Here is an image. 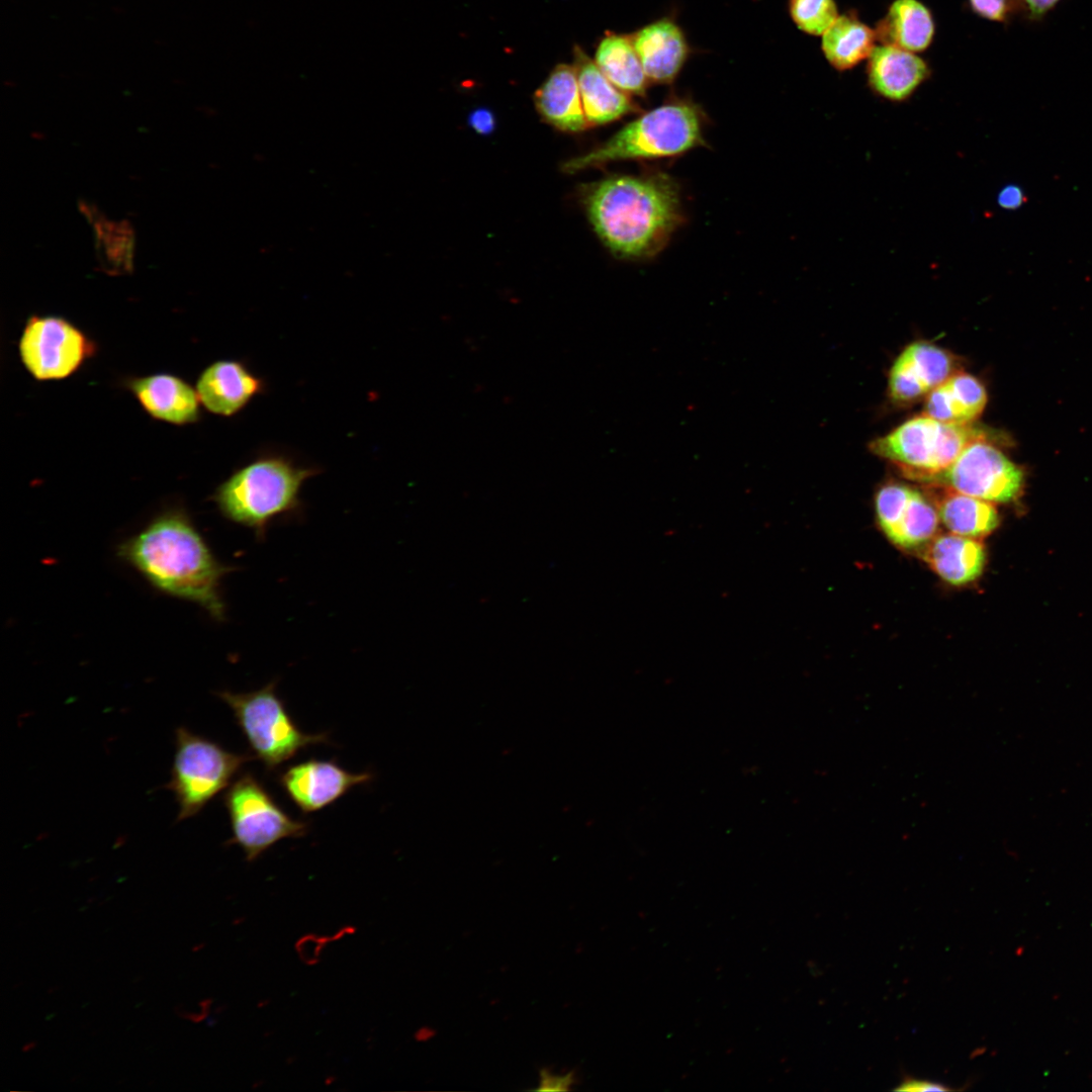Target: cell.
<instances>
[{
	"label": "cell",
	"mask_w": 1092,
	"mask_h": 1092,
	"mask_svg": "<svg viewBox=\"0 0 1092 1092\" xmlns=\"http://www.w3.org/2000/svg\"><path fill=\"white\" fill-rule=\"evenodd\" d=\"M584 204L601 241L628 260L656 256L684 219L678 185L662 172L603 179L589 188Z\"/></svg>",
	"instance_id": "obj_1"
},
{
	"label": "cell",
	"mask_w": 1092,
	"mask_h": 1092,
	"mask_svg": "<svg viewBox=\"0 0 1092 1092\" xmlns=\"http://www.w3.org/2000/svg\"><path fill=\"white\" fill-rule=\"evenodd\" d=\"M118 554L162 592L194 602L215 620H224L221 579L234 567L215 558L183 511L155 518L121 543Z\"/></svg>",
	"instance_id": "obj_2"
},
{
	"label": "cell",
	"mask_w": 1092,
	"mask_h": 1092,
	"mask_svg": "<svg viewBox=\"0 0 1092 1092\" xmlns=\"http://www.w3.org/2000/svg\"><path fill=\"white\" fill-rule=\"evenodd\" d=\"M320 472L318 467L299 464L288 454L265 451L220 483L213 500L225 519L251 529L263 541L274 521L301 515L302 485Z\"/></svg>",
	"instance_id": "obj_3"
},
{
	"label": "cell",
	"mask_w": 1092,
	"mask_h": 1092,
	"mask_svg": "<svg viewBox=\"0 0 1092 1092\" xmlns=\"http://www.w3.org/2000/svg\"><path fill=\"white\" fill-rule=\"evenodd\" d=\"M703 121L694 103L671 100L641 114L589 153L567 161L563 170L573 173L609 162L685 154L704 145Z\"/></svg>",
	"instance_id": "obj_4"
},
{
	"label": "cell",
	"mask_w": 1092,
	"mask_h": 1092,
	"mask_svg": "<svg viewBox=\"0 0 1092 1092\" xmlns=\"http://www.w3.org/2000/svg\"><path fill=\"white\" fill-rule=\"evenodd\" d=\"M217 696L232 709L252 752L273 770L308 745L330 743L327 733L302 732L288 714L272 680L249 693L222 691Z\"/></svg>",
	"instance_id": "obj_5"
},
{
	"label": "cell",
	"mask_w": 1092,
	"mask_h": 1092,
	"mask_svg": "<svg viewBox=\"0 0 1092 1092\" xmlns=\"http://www.w3.org/2000/svg\"><path fill=\"white\" fill-rule=\"evenodd\" d=\"M175 755L167 788L178 804L177 820L198 814L255 755L231 752L185 727L175 731Z\"/></svg>",
	"instance_id": "obj_6"
},
{
	"label": "cell",
	"mask_w": 1092,
	"mask_h": 1092,
	"mask_svg": "<svg viewBox=\"0 0 1092 1092\" xmlns=\"http://www.w3.org/2000/svg\"><path fill=\"white\" fill-rule=\"evenodd\" d=\"M970 439L966 426L939 423L923 414L876 439L870 448L906 476L929 482L953 463Z\"/></svg>",
	"instance_id": "obj_7"
},
{
	"label": "cell",
	"mask_w": 1092,
	"mask_h": 1092,
	"mask_svg": "<svg viewBox=\"0 0 1092 1092\" xmlns=\"http://www.w3.org/2000/svg\"><path fill=\"white\" fill-rule=\"evenodd\" d=\"M223 803L232 829L229 843L239 845L249 861L283 838L307 833L308 824L291 818L250 772L228 787Z\"/></svg>",
	"instance_id": "obj_8"
},
{
	"label": "cell",
	"mask_w": 1092,
	"mask_h": 1092,
	"mask_svg": "<svg viewBox=\"0 0 1092 1092\" xmlns=\"http://www.w3.org/2000/svg\"><path fill=\"white\" fill-rule=\"evenodd\" d=\"M94 352V343L60 316L29 317L19 340L21 361L37 380L66 378Z\"/></svg>",
	"instance_id": "obj_9"
},
{
	"label": "cell",
	"mask_w": 1092,
	"mask_h": 1092,
	"mask_svg": "<svg viewBox=\"0 0 1092 1092\" xmlns=\"http://www.w3.org/2000/svg\"><path fill=\"white\" fill-rule=\"evenodd\" d=\"M931 481L983 500L1006 503L1021 492L1023 472L987 438H981L969 443Z\"/></svg>",
	"instance_id": "obj_10"
},
{
	"label": "cell",
	"mask_w": 1092,
	"mask_h": 1092,
	"mask_svg": "<svg viewBox=\"0 0 1092 1092\" xmlns=\"http://www.w3.org/2000/svg\"><path fill=\"white\" fill-rule=\"evenodd\" d=\"M371 780L370 772L353 774L336 761L314 758L290 765L279 776L280 786L303 813L324 809Z\"/></svg>",
	"instance_id": "obj_11"
},
{
	"label": "cell",
	"mask_w": 1092,
	"mask_h": 1092,
	"mask_svg": "<svg viewBox=\"0 0 1092 1092\" xmlns=\"http://www.w3.org/2000/svg\"><path fill=\"white\" fill-rule=\"evenodd\" d=\"M266 389L263 378L243 361L218 360L208 365L198 377L196 391L200 402L210 413L232 417Z\"/></svg>",
	"instance_id": "obj_12"
},
{
	"label": "cell",
	"mask_w": 1092,
	"mask_h": 1092,
	"mask_svg": "<svg viewBox=\"0 0 1092 1092\" xmlns=\"http://www.w3.org/2000/svg\"><path fill=\"white\" fill-rule=\"evenodd\" d=\"M867 74L869 85L877 95L901 102L928 79L930 70L915 53L882 44L869 57Z\"/></svg>",
	"instance_id": "obj_13"
},
{
	"label": "cell",
	"mask_w": 1092,
	"mask_h": 1092,
	"mask_svg": "<svg viewBox=\"0 0 1092 1092\" xmlns=\"http://www.w3.org/2000/svg\"><path fill=\"white\" fill-rule=\"evenodd\" d=\"M631 39L648 80L663 84L674 80L688 57V44L672 20L652 22Z\"/></svg>",
	"instance_id": "obj_14"
},
{
	"label": "cell",
	"mask_w": 1092,
	"mask_h": 1092,
	"mask_svg": "<svg viewBox=\"0 0 1092 1092\" xmlns=\"http://www.w3.org/2000/svg\"><path fill=\"white\" fill-rule=\"evenodd\" d=\"M138 400L153 418L175 425L194 423L199 418L197 391L171 374H154L129 383Z\"/></svg>",
	"instance_id": "obj_15"
},
{
	"label": "cell",
	"mask_w": 1092,
	"mask_h": 1092,
	"mask_svg": "<svg viewBox=\"0 0 1092 1092\" xmlns=\"http://www.w3.org/2000/svg\"><path fill=\"white\" fill-rule=\"evenodd\" d=\"M534 101L542 118L560 130L578 132L588 127L574 66L557 65L535 92Z\"/></svg>",
	"instance_id": "obj_16"
},
{
	"label": "cell",
	"mask_w": 1092,
	"mask_h": 1092,
	"mask_svg": "<svg viewBox=\"0 0 1092 1092\" xmlns=\"http://www.w3.org/2000/svg\"><path fill=\"white\" fill-rule=\"evenodd\" d=\"M574 57L582 107L588 126L612 122L637 109L628 94L609 81L583 51L575 48Z\"/></svg>",
	"instance_id": "obj_17"
},
{
	"label": "cell",
	"mask_w": 1092,
	"mask_h": 1092,
	"mask_svg": "<svg viewBox=\"0 0 1092 1092\" xmlns=\"http://www.w3.org/2000/svg\"><path fill=\"white\" fill-rule=\"evenodd\" d=\"M923 559L944 581L963 585L977 579L985 566L986 553L975 538L953 533L936 535L923 549Z\"/></svg>",
	"instance_id": "obj_18"
},
{
	"label": "cell",
	"mask_w": 1092,
	"mask_h": 1092,
	"mask_svg": "<svg viewBox=\"0 0 1092 1092\" xmlns=\"http://www.w3.org/2000/svg\"><path fill=\"white\" fill-rule=\"evenodd\" d=\"M934 32L933 16L919 0H894L875 28L882 44L915 54L930 46Z\"/></svg>",
	"instance_id": "obj_19"
},
{
	"label": "cell",
	"mask_w": 1092,
	"mask_h": 1092,
	"mask_svg": "<svg viewBox=\"0 0 1092 1092\" xmlns=\"http://www.w3.org/2000/svg\"><path fill=\"white\" fill-rule=\"evenodd\" d=\"M939 520L950 533L978 539L994 531L999 525V516L995 507L983 500L948 486H944L935 497Z\"/></svg>",
	"instance_id": "obj_20"
},
{
	"label": "cell",
	"mask_w": 1092,
	"mask_h": 1092,
	"mask_svg": "<svg viewBox=\"0 0 1092 1092\" xmlns=\"http://www.w3.org/2000/svg\"><path fill=\"white\" fill-rule=\"evenodd\" d=\"M876 40L875 29L846 13L839 15L822 34L821 49L834 69L846 71L869 59Z\"/></svg>",
	"instance_id": "obj_21"
},
{
	"label": "cell",
	"mask_w": 1092,
	"mask_h": 1092,
	"mask_svg": "<svg viewBox=\"0 0 1092 1092\" xmlns=\"http://www.w3.org/2000/svg\"><path fill=\"white\" fill-rule=\"evenodd\" d=\"M595 63L621 91L633 95L645 94L648 79L631 36L607 34L597 49Z\"/></svg>",
	"instance_id": "obj_22"
},
{
	"label": "cell",
	"mask_w": 1092,
	"mask_h": 1092,
	"mask_svg": "<svg viewBox=\"0 0 1092 1092\" xmlns=\"http://www.w3.org/2000/svg\"><path fill=\"white\" fill-rule=\"evenodd\" d=\"M938 523L935 504L914 489L889 540L906 550L923 549L937 535Z\"/></svg>",
	"instance_id": "obj_23"
},
{
	"label": "cell",
	"mask_w": 1092,
	"mask_h": 1092,
	"mask_svg": "<svg viewBox=\"0 0 1092 1092\" xmlns=\"http://www.w3.org/2000/svg\"><path fill=\"white\" fill-rule=\"evenodd\" d=\"M928 392L958 372L954 358L928 342H915L897 358Z\"/></svg>",
	"instance_id": "obj_24"
},
{
	"label": "cell",
	"mask_w": 1092,
	"mask_h": 1092,
	"mask_svg": "<svg viewBox=\"0 0 1092 1092\" xmlns=\"http://www.w3.org/2000/svg\"><path fill=\"white\" fill-rule=\"evenodd\" d=\"M941 385L954 424L972 423L984 411L987 393L984 385L973 375L958 371Z\"/></svg>",
	"instance_id": "obj_25"
},
{
	"label": "cell",
	"mask_w": 1092,
	"mask_h": 1092,
	"mask_svg": "<svg viewBox=\"0 0 1092 1092\" xmlns=\"http://www.w3.org/2000/svg\"><path fill=\"white\" fill-rule=\"evenodd\" d=\"M789 12L796 26L811 35H822L839 16L834 0H789Z\"/></svg>",
	"instance_id": "obj_26"
},
{
	"label": "cell",
	"mask_w": 1092,
	"mask_h": 1092,
	"mask_svg": "<svg viewBox=\"0 0 1092 1092\" xmlns=\"http://www.w3.org/2000/svg\"><path fill=\"white\" fill-rule=\"evenodd\" d=\"M913 490L914 488L905 484L891 482L882 486L877 492V519L888 538L893 534Z\"/></svg>",
	"instance_id": "obj_27"
},
{
	"label": "cell",
	"mask_w": 1092,
	"mask_h": 1092,
	"mask_svg": "<svg viewBox=\"0 0 1092 1092\" xmlns=\"http://www.w3.org/2000/svg\"><path fill=\"white\" fill-rule=\"evenodd\" d=\"M972 10L987 20L1006 22L1016 10L1014 0H969Z\"/></svg>",
	"instance_id": "obj_28"
},
{
	"label": "cell",
	"mask_w": 1092,
	"mask_h": 1092,
	"mask_svg": "<svg viewBox=\"0 0 1092 1092\" xmlns=\"http://www.w3.org/2000/svg\"><path fill=\"white\" fill-rule=\"evenodd\" d=\"M574 1082V1072L570 1071L563 1075L551 1073L548 1069H541L539 1086L537 1091H567Z\"/></svg>",
	"instance_id": "obj_29"
},
{
	"label": "cell",
	"mask_w": 1092,
	"mask_h": 1092,
	"mask_svg": "<svg viewBox=\"0 0 1092 1092\" xmlns=\"http://www.w3.org/2000/svg\"><path fill=\"white\" fill-rule=\"evenodd\" d=\"M1062 0H1014L1016 10L1027 19L1037 20L1050 13Z\"/></svg>",
	"instance_id": "obj_30"
},
{
	"label": "cell",
	"mask_w": 1092,
	"mask_h": 1092,
	"mask_svg": "<svg viewBox=\"0 0 1092 1092\" xmlns=\"http://www.w3.org/2000/svg\"><path fill=\"white\" fill-rule=\"evenodd\" d=\"M469 125L478 133L486 135L495 126L494 114L487 108H476L468 116Z\"/></svg>",
	"instance_id": "obj_31"
},
{
	"label": "cell",
	"mask_w": 1092,
	"mask_h": 1092,
	"mask_svg": "<svg viewBox=\"0 0 1092 1092\" xmlns=\"http://www.w3.org/2000/svg\"><path fill=\"white\" fill-rule=\"evenodd\" d=\"M1025 199L1022 189L1014 184L1005 185L997 195V203L1004 209H1016Z\"/></svg>",
	"instance_id": "obj_32"
},
{
	"label": "cell",
	"mask_w": 1092,
	"mask_h": 1092,
	"mask_svg": "<svg viewBox=\"0 0 1092 1092\" xmlns=\"http://www.w3.org/2000/svg\"><path fill=\"white\" fill-rule=\"evenodd\" d=\"M895 1090L896 1091H907V1092H924V1091H950L952 1089L948 1088L947 1086H945L944 1084L939 1083V1082L928 1081V1080H918V1079H914V1078H911V1077H905L904 1080L900 1083V1085L895 1088Z\"/></svg>",
	"instance_id": "obj_33"
}]
</instances>
